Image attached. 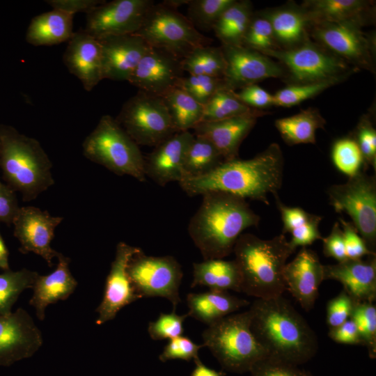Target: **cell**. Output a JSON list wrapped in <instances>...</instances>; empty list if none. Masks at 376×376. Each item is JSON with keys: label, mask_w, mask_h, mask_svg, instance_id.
Here are the masks:
<instances>
[{"label": "cell", "mask_w": 376, "mask_h": 376, "mask_svg": "<svg viewBox=\"0 0 376 376\" xmlns=\"http://www.w3.org/2000/svg\"><path fill=\"white\" fill-rule=\"evenodd\" d=\"M324 279L335 280L355 302H373L376 299V255L368 259H346L324 265Z\"/></svg>", "instance_id": "cb8c5ba5"}, {"label": "cell", "mask_w": 376, "mask_h": 376, "mask_svg": "<svg viewBox=\"0 0 376 376\" xmlns=\"http://www.w3.org/2000/svg\"><path fill=\"white\" fill-rule=\"evenodd\" d=\"M242 46L262 54L280 49L270 22L260 13H253Z\"/></svg>", "instance_id": "b9f144b4"}, {"label": "cell", "mask_w": 376, "mask_h": 376, "mask_svg": "<svg viewBox=\"0 0 376 376\" xmlns=\"http://www.w3.org/2000/svg\"><path fill=\"white\" fill-rule=\"evenodd\" d=\"M63 219L36 207H19L12 223L14 236L21 244L19 251L22 253L33 252L52 267V260L58 252L52 248L51 242L56 228Z\"/></svg>", "instance_id": "2e32d148"}, {"label": "cell", "mask_w": 376, "mask_h": 376, "mask_svg": "<svg viewBox=\"0 0 376 376\" xmlns=\"http://www.w3.org/2000/svg\"><path fill=\"white\" fill-rule=\"evenodd\" d=\"M276 206L280 212L283 223L282 233H290L308 221L313 217L301 207H290L284 205L279 199V195L274 196Z\"/></svg>", "instance_id": "db71d44e"}, {"label": "cell", "mask_w": 376, "mask_h": 376, "mask_svg": "<svg viewBox=\"0 0 376 376\" xmlns=\"http://www.w3.org/2000/svg\"><path fill=\"white\" fill-rule=\"evenodd\" d=\"M235 93L242 103L251 109L263 110L274 105L273 95L257 84L243 87Z\"/></svg>", "instance_id": "f5cc1de1"}, {"label": "cell", "mask_w": 376, "mask_h": 376, "mask_svg": "<svg viewBox=\"0 0 376 376\" xmlns=\"http://www.w3.org/2000/svg\"><path fill=\"white\" fill-rule=\"evenodd\" d=\"M356 324L370 359L376 358V307L373 302H355L350 318Z\"/></svg>", "instance_id": "60d3db41"}, {"label": "cell", "mask_w": 376, "mask_h": 376, "mask_svg": "<svg viewBox=\"0 0 376 376\" xmlns=\"http://www.w3.org/2000/svg\"><path fill=\"white\" fill-rule=\"evenodd\" d=\"M354 301L343 290L327 305L326 321L329 329L336 327L350 319Z\"/></svg>", "instance_id": "681fc988"}, {"label": "cell", "mask_w": 376, "mask_h": 376, "mask_svg": "<svg viewBox=\"0 0 376 376\" xmlns=\"http://www.w3.org/2000/svg\"><path fill=\"white\" fill-rule=\"evenodd\" d=\"M154 3L152 0L105 1L86 14L84 30L97 40L135 33Z\"/></svg>", "instance_id": "5bb4252c"}, {"label": "cell", "mask_w": 376, "mask_h": 376, "mask_svg": "<svg viewBox=\"0 0 376 376\" xmlns=\"http://www.w3.org/2000/svg\"><path fill=\"white\" fill-rule=\"evenodd\" d=\"M322 252L326 257L333 258L338 263L347 259L343 230L339 222L334 223L329 235L322 238Z\"/></svg>", "instance_id": "11a10c76"}, {"label": "cell", "mask_w": 376, "mask_h": 376, "mask_svg": "<svg viewBox=\"0 0 376 376\" xmlns=\"http://www.w3.org/2000/svg\"><path fill=\"white\" fill-rule=\"evenodd\" d=\"M311 35L317 43L354 68L375 70V36L352 22L311 24Z\"/></svg>", "instance_id": "4fadbf2b"}, {"label": "cell", "mask_w": 376, "mask_h": 376, "mask_svg": "<svg viewBox=\"0 0 376 376\" xmlns=\"http://www.w3.org/2000/svg\"><path fill=\"white\" fill-rule=\"evenodd\" d=\"M63 60L86 91H91L104 79L100 44L84 29L74 32L68 41Z\"/></svg>", "instance_id": "603a6c76"}, {"label": "cell", "mask_w": 376, "mask_h": 376, "mask_svg": "<svg viewBox=\"0 0 376 376\" xmlns=\"http://www.w3.org/2000/svg\"><path fill=\"white\" fill-rule=\"evenodd\" d=\"M329 204L338 213L351 219L368 249H376V178L361 171L346 182L333 185L327 189Z\"/></svg>", "instance_id": "30bf717a"}, {"label": "cell", "mask_w": 376, "mask_h": 376, "mask_svg": "<svg viewBox=\"0 0 376 376\" xmlns=\"http://www.w3.org/2000/svg\"><path fill=\"white\" fill-rule=\"evenodd\" d=\"M19 208L15 191L0 181V222L12 224Z\"/></svg>", "instance_id": "9f6ffc18"}, {"label": "cell", "mask_w": 376, "mask_h": 376, "mask_svg": "<svg viewBox=\"0 0 376 376\" xmlns=\"http://www.w3.org/2000/svg\"><path fill=\"white\" fill-rule=\"evenodd\" d=\"M248 311L228 315L207 326L202 334L207 347L222 368L235 373L249 372L252 366L269 355L254 337Z\"/></svg>", "instance_id": "8992f818"}, {"label": "cell", "mask_w": 376, "mask_h": 376, "mask_svg": "<svg viewBox=\"0 0 376 376\" xmlns=\"http://www.w3.org/2000/svg\"><path fill=\"white\" fill-rule=\"evenodd\" d=\"M187 303L188 315L207 326L249 304L246 299L233 296L228 291L217 290L189 293Z\"/></svg>", "instance_id": "83f0119b"}, {"label": "cell", "mask_w": 376, "mask_h": 376, "mask_svg": "<svg viewBox=\"0 0 376 376\" xmlns=\"http://www.w3.org/2000/svg\"><path fill=\"white\" fill-rule=\"evenodd\" d=\"M0 167L7 185L24 201L36 199L54 184L52 163L39 141L0 124Z\"/></svg>", "instance_id": "5b68a950"}, {"label": "cell", "mask_w": 376, "mask_h": 376, "mask_svg": "<svg viewBox=\"0 0 376 376\" xmlns=\"http://www.w3.org/2000/svg\"><path fill=\"white\" fill-rule=\"evenodd\" d=\"M195 368L191 373V376H226L224 371H217L204 365L200 359L194 361Z\"/></svg>", "instance_id": "91938a15"}, {"label": "cell", "mask_w": 376, "mask_h": 376, "mask_svg": "<svg viewBox=\"0 0 376 376\" xmlns=\"http://www.w3.org/2000/svg\"><path fill=\"white\" fill-rule=\"evenodd\" d=\"M249 311L251 330L269 355L299 366L316 354L315 332L283 295L256 299Z\"/></svg>", "instance_id": "7a4b0ae2"}, {"label": "cell", "mask_w": 376, "mask_h": 376, "mask_svg": "<svg viewBox=\"0 0 376 376\" xmlns=\"http://www.w3.org/2000/svg\"><path fill=\"white\" fill-rule=\"evenodd\" d=\"M177 87L203 105L218 91L227 88L222 77L189 75L182 77Z\"/></svg>", "instance_id": "ee69618b"}, {"label": "cell", "mask_w": 376, "mask_h": 376, "mask_svg": "<svg viewBox=\"0 0 376 376\" xmlns=\"http://www.w3.org/2000/svg\"><path fill=\"white\" fill-rule=\"evenodd\" d=\"M38 275L26 268L18 271L8 269L0 274V315L12 312V306L20 294L24 290L33 288Z\"/></svg>", "instance_id": "74e56055"}, {"label": "cell", "mask_w": 376, "mask_h": 376, "mask_svg": "<svg viewBox=\"0 0 376 376\" xmlns=\"http://www.w3.org/2000/svg\"><path fill=\"white\" fill-rule=\"evenodd\" d=\"M56 269L45 276L38 275L33 287L29 304L35 308L40 320L45 317V309L51 304L67 299L75 290L77 281L70 268V258L58 253Z\"/></svg>", "instance_id": "4316f807"}, {"label": "cell", "mask_w": 376, "mask_h": 376, "mask_svg": "<svg viewBox=\"0 0 376 376\" xmlns=\"http://www.w3.org/2000/svg\"><path fill=\"white\" fill-rule=\"evenodd\" d=\"M322 219V217L313 214L305 224L292 230L290 233L291 240L289 241L292 247L295 249L298 246L306 247L315 241L322 240V237L319 230V224Z\"/></svg>", "instance_id": "816d5d0a"}, {"label": "cell", "mask_w": 376, "mask_h": 376, "mask_svg": "<svg viewBox=\"0 0 376 376\" xmlns=\"http://www.w3.org/2000/svg\"><path fill=\"white\" fill-rule=\"evenodd\" d=\"M303 376H313V375L310 371L304 370Z\"/></svg>", "instance_id": "6125c7cd"}, {"label": "cell", "mask_w": 376, "mask_h": 376, "mask_svg": "<svg viewBox=\"0 0 376 376\" xmlns=\"http://www.w3.org/2000/svg\"><path fill=\"white\" fill-rule=\"evenodd\" d=\"M339 224L343 230L345 252L348 259H361L365 256L376 255L368 249L365 241L352 222L339 218Z\"/></svg>", "instance_id": "f907efd6"}, {"label": "cell", "mask_w": 376, "mask_h": 376, "mask_svg": "<svg viewBox=\"0 0 376 376\" xmlns=\"http://www.w3.org/2000/svg\"><path fill=\"white\" fill-rule=\"evenodd\" d=\"M283 233L263 240L242 233L233 252L241 276V292L256 299L283 295L286 290L283 270L295 251Z\"/></svg>", "instance_id": "277c9868"}, {"label": "cell", "mask_w": 376, "mask_h": 376, "mask_svg": "<svg viewBox=\"0 0 376 376\" xmlns=\"http://www.w3.org/2000/svg\"><path fill=\"white\" fill-rule=\"evenodd\" d=\"M191 218L188 233L204 260L229 256L238 237L250 227H257L260 217L246 201L237 196L210 191Z\"/></svg>", "instance_id": "3957f363"}, {"label": "cell", "mask_w": 376, "mask_h": 376, "mask_svg": "<svg viewBox=\"0 0 376 376\" xmlns=\"http://www.w3.org/2000/svg\"><path fill=\"white\" fill-rule=\"evenodd\" d=\"M8 256V249L0 233V269L3 271L10 269Z\"/></svg>", "instance_id": "94428289"}, {"label": "cell", "mask_w": 376, "mask_h": 376, "mask_svg": "<svg viewBox=\"0 0 376 376\" xmlns=\"http://www.w3.org/2000/svg\"><path fill=\"white\" fill-rule=\"evenodd\" d=\"M203 347V344H196L189 338L180 336L169 340L159 354V359L162 362L173 359H182L187 361L193 359L195 361L199 359L198 352Z\"/></svg>", "instance_id": "c3c4849f"}, {"label": "cell", "mask_w": 376, "mask_h": 376, "mask_svg": "<svg viewBox=\"0 0 376 376\" xmlns=\"http://www.w3.org/2000/svg\"><path fill=\"white\" fill-rule=\"evenodd\" d=\"M283 169L284 157L281 147L272 143L251 159L224 161L206 175L184 178L178 183L189 196L223 191L269 205L268 195H279Z\"/></svg>", "instance_id": "6da1fadb"}, {"label": "cell", "mask_w": 376, "mask_h": 376, "mask_svg": "<svg viewBox=\"0 0 376 376\" xmlns=\"http://www.w3.org/2000/svg\"><path fill=\"white\" fill-rule=\"evenodd\" d=\"M224 161L221 154L210 141L194 135L185 155L182 179L206 175Z\"/></svg>", "instance_id": "e575fe53"}, {"label": "cell", "mask_w": 376, "mask_h": 376, "mask_svg": "<svg viewBox=\"0 0 376 376\" xmlns=\"http://www.w3.org/2000/svg\"><path fill=\"white\" fill-rule=\"evenodd\" d=\"M235 0H190L188 3L187 19L198 31L213 28L224 11Z\"/></svg>", "instance_id": "ab89813d"}, {"label": "cell", "mask_w": 376, "mask_h": 376, "mask_svg": "<svg viewBox=\"0 0 376 376\" xmlns=\"http://www.w3.org/2000/svg\"><path fill=\"white\" fill-rule=\"evenodd\" d=\"M300 8L310 25L322 22H352L362 26L373 19V1L364 0H307Z\"/></svg>", "instance_id": "484cf974"}, {"label": "cell", "mask_w": 376, "mask_h": 376, "mask_svg": "<svg viewBox=\"0 0 376 376\" xmlns=\"http://www.w3.org/2000/svg\"><path fill=\"white\" fill-rule=\"evenodd\" d=\"M194 139V134L189 131L177 132L154 147L144 157L146 176L162 187L180 182L183 178L185 155Z\"/></svg>", "instance_id": "44dd1931"}, {"label": "cell", "mask_w": 376, "mask_h": 376, "mask_svg": "<svg viewBox=\"0 0 376 376\" xmlns=\"http://www.w3.org/2000/svg\"><path fill=\"white\" fill-rule=\"evenodd\" d=\"M188 314L178 315L175 311L160 313L155 321L148 323V332L152 340H162L173 339L182 336L183 324Z\"/></svg>", "instance_id": "f6af8a7d"}, {"label": "cell", "mask_w": 376, "mask_h": 376, "mask_svg": "<svg viewBox=\"0 0 376 376\" xmlns=\"http://www.w3.org/2000/svg\"><path fill=\"white\" fill-rule=\"evenodd\" d=\"M304 370L297 365L267 355L257 361L249 373L251 376H303Z\"/></svg>", "instance_id": "7dc6e473"}, {"label": "cell", "mask_w": 376, "mask_h": 376, "mask_svg": "<svg viewBox=\"0 0 376 376\" xmlns=\"http://www.w3.org/2000/svg\"><path fill=\"white\" fill-rule=\"evenodd\" d=\"M102 0H47L45 2L53 9L58 10L74 16L79 12L86 14L97 6L104 3Z\"/></svg>", "instance_id": "680465c9"}, {"label": "cell", "mask_w": 376, "mask_h": 376, "mask_svg": "<svg viewBox=\"0 0 376 376\" xmlns=\"http://www.w3.org/2000/svg\"><path fill=\"white\" fill-rule=\"evenodd\" d=\"M42 343L40 330L26 310L0 315V366L32 357Z\"/></svg>", "instance_id": "ac0fdd59"}, {"label": "cell", "mask_w": 376, "mask_h": 376, "mask_svg": "<svg viewBox=\"0 0 376 376\" xmlns=\"http://www.w3.org/2000/svg\"><path fill=\"white\" fill-rule=\"evenodd\" d=\"M253 13L251 2L245 0H235L224 11L212 28L221 45L242 46Z\"/></svg>", "instance_id": "d6a6232c"}, {"label": "cell", "mask_w": 376, "mask_h": 376, "mask_svg": "<svg viewBox=\"0 0 376 376\" xmlns=\"http://www.w3.org/2000/svg\"><path fill=\"white\" fill-rule=\"evenodd\" d=\"M267 113L263 110L247 107L236 97L235 91L223 88L214 93L203 105L201 122L216 121L245 115L260 117Z\"/></svg>", "instance_id": "d590c367"}, {"label": "cell", "mask_w": 376, "mask_h": 376, "mask_svg": "<svg viewBox=\"0 0 376 376\" xmlns=\"http://www.w3.org/2000/svg\"><path fill=\"white\" fill-rule=\"evenodd\" d=\"M141 249L120 242L107 276L103 297L96 312L95 323L101 325L115 318L118 311L141 299L136 293L127 274L130 258Z\"/></svg>", "instance_id": "e0dca14e"}, {"label": "cell", "mask_w": 376, "mask_h": 376, "mask_svg": "<svg viewBox=\"0 0 376 376\" xmlns=\"http://www.w3.org/2000/svg\"><path fill=\"white\" fill-rule=\"evenodd\" d=\"M136 34L149 46L182 59L196 48L210 45L212 39L198 31L177 8L164 1L154 3Z\"/></svg>", "instance_id": "ba28073f"}, {"label": "cell", "mask_w": 376, "mask_h": 376, "mask_svg": "<svg viewBox=\"0 0 376 376\" xmlns=\"http://www.w3.org/2000/svg\"><path fill=\"white\" fill-rule=\"evenodd\" d=\"M255 115H245L220 120L201 122L194 127L195 136L210 141L224 161L237 159L240 146L255 126Z\"/></svg>", "instance_id": "d4e9b609"}, {"label": "cell", "mask_w": 376, "mask_h": 376, "mask_svg": "<svg viewBox=\"0 0 376 376\" xmlns=\"http://www.w3.org/2000/svg\"><path fill=\"white\" fill-rule=\"evenodd\" d=\"M326 120L313 108L303 109L288 117L278 118L274 125L282 139L289 146L316 143V131L324 129Z\"/></svg>", "instance_id": "1f68e13d"}, {"label": "cell", "mask_w": 376, "mask_h": 376, "mask_svg": "<svg viewBox=\"0 0 376 376\" xmlns=\"http://www.w3.org/2000/svg\"><path fill=\"white\" fill-rule=\"evenodd\" d=\"M362 153L366 170H376V130L368 116H363L352 134Z\"/></svg>", "instance_id": "bcb514c9"}, {"label": "cell", "mask_w": 376, "mask_h": 376, "mask_svg": "<svg viewBox=\"0 0 376 376\" xmlns=\"http://www.w3.org/2000/svg\"><path fill=\"white\" fill-rule=\"evenodd\" d=\"M139 146L155 147L177 132L162 97L139 91L115 118Z\"/></svg>", "instance_id": "8fae6325"}, {"label": "cell", "mask_w": 376, "mask_h": 376, "mask_svg": "<svg viewBox=\"0 0 376 376\" xmlns=\"http://www.w3.org/2000/svg\"><path fill=\"white\" fill-rule=\"evenodd\" d=\"M102 59L103 78L129 81L150 46L136 34L111 36L98 39Z\"/></svg>", "instance_id": "ffe728a7"}, {"label": "cell", "mask_w": 376, "mask_h": 376, "mask_svg": "<svg viewBox=\"0 0 376 376\" xmlns=\"http://www.w3.org/2000/svg\"><path fill=\"white\" fill-rule=\"evenodd\" d=\"M73 33V15L52 9L31 19L26 40L34 46L53 45L68 41Z\"/></svg>", "instance_id": "f546056e"}, {"label": "cell", "mask_w": 376, "mask_h": 376, "mask_svg": "<svg viewBox=\"0 0 376 376\" xmlns=\"http://www.w3.org/2000/svg\"><path fill=\"white\" fill-rule=\"evenodd\" d=\"M206 286L210 290L241 292V276L235 260H204L193 263L191 287Z\"/></svg>", "instance_id": "4dcf8cb0"}, {"label": "cell", "mask_w": 376, "mask_h": 376, "mask_svg": "<svg viewBox=\"0 0 376 376\" xmlns=\"http://www.w3.org/2000/svg\"><path fill=\"white\" fill-rule=\"evenodd\" d=\"M331 158L336 169L348 178L366 171L362 153L352 134L334 142Z\"/></svg>", "instance_id": "f35d334b"}, {"label": "cell", "mask_w": 376, "mask_h": 376, "mask_svg": "<svg viewBox=\"0 0 376 376\" xmlns=\"http://www.w3.org/2000/svg\"><path fill=\"white\" fill-rule=\"evenodd\" d=\"M182 59L162 49L150 47L128 82L139 91L162 97L178 86L184 77Z\"/></svg>", "instance_id": "d6986e66"}, {"label": "cell", "mask_w": 376, "mask_h": 376, "mask_svg": "<svg viewBox=\"0 0 376 376\" xmlns=\"http://www.w3.org/2000/svg\"><path fill=\"white\" fill-rule=\"evenodd\" d=\"M263 54L285 65L290 84L340 82L357 70L309 38L295 47L269 50Z\"/></svg>", "instance_id": "9c48e42d"}, {"label": "cell", "mask_w": 376, "mask_h": 376, "mask_svg": "<svg viewBox=\"0 0 376 376\" xmlns=\"http://www.w3.org/2000/svg\"><path fill=\"white\" fill-rule=\"evenodd\" d=\"M82 148L88 159L113 173L146 180L145 159L139 146L111 116L100 118L84 139Z\"/></svg>", "instance_id": "52a82bcc"}, {"label": "cell", "mask_w": 376, "mask_h": 376, "mask_svg": "<svg viewBox=\"0 0 376 376\" xmlns=\"http://www.w3.org/2000/svg\"><path fill=\"white\" fill-rule=\"evenodd\" d=\"M177 132L193 130L201 122L203 105L175 87L162 96Z\"/></svg>", "instance_id": "836d02e7"}, {"label": "cell", "mask_w": 376, "mask_h": 376, "mask_svg": "<svg viewBox=\"0 0 376 376\" xmlns=\"http://www.w3.org/2000/svg\"><path fill=\"white\" fill-rule=\"evenodd\" d=\"M286 289L302 308L311 310L318 297L324 279V265L317 253L302 247L295 258L286 263L283 270Z\"/></svg>", "instance_id": "7402d4cb"}, {"label": "cell", "mask_w": 376, "mask_h": 376, "mask_svg": "<svg viewBox=\"0 0 376 376\" xmlns=\"http://www.w3.org/2000/svg\"><path fill=\"white\" fill-rule=\"evenodd\" d=\"M182 70L189 75L224 77L226 62L221 47L210 45L196 48L183 58Z\"/></svg>", "instance_id": "8d00e7d4"}, {"label": "cell", "mask_w": 376, "mask_h": 376, "mask_svg": "<svg viewBox=\"0 0 376 376\" xmlns=\"http://www.w3.org/2000/svg\"><path fill=\"white\" fill-rule=\"evenodd\" d=\"M127 274L141 298H166L172 304L173 311H175L181 301L179 288L183 272L174 257L147 256L141 249L130 258Z\"/></svg>", "instance_id": "7c38bea8"}, {"label": "cell", "mask_w": 376, "mask_h": 376, "mask_svg": "<svg viewBox=\"0 0 376 376\" xmlns=\"http://www.w3.org/2000/svg\"><path fill=\"white\" fill-rule=\"evenodd\" d=\"M260 13L271 24L276 41L281 49H290L303 43L307 39L310 22L298 6H283Z\"/></svg>", "instance_id": "f1b7e54d"}, {"label": "cell", "mask_w": 376, "mask_h": 376, "mask_svg": "<svg viewBox=\"0 0 376 376\" xmlns=\"http://www.w3.org/2000/svg\"><path fill=\"white\" fill-rule=\"evenodd\" d=\"M226 68L224 79L233 91L269 78L286 76L283 68L270 57L244 46L221 45Z\"/></svg>", "instance_id": "9a60e30c"}, {"label": "cell", "mask_w": 376, "mask_h": 376, "mask_svg": "<svg viewBox=\"0 0 376 376\" xmlns=\"http://www.w3.org/2000/svg\"><path fill=\"white\" fill-rule=\"evenodd\" d=\"M336 81L290 84L273 95L274 106L290 107L312 98L328 88L337 84Z\"/></svg>", "instance_id": "7bdbcfd3"}, {"label": "cell", "mask_w": 376, "mask_h": 376, "mask_svg": "<svg viewBox=\"0 0 376 376\" xmlns=\"http://www.w3.org/2000/svg\"><path fill=\"white\" fill-rule=\"evenodd\" d=\"M328 336L338 343L363 345L357 327L351 318L336 327L329 329Z\"/></svg>", "instance_id": "6f0895ef"}]
</instances>
